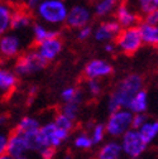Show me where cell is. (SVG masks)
I'll return each instance as SVG.
<instances>
[{
  "mask_svg": "<svg viewBox=\"0 0 158 159\" xmlns=\"http://www.w3.org/2000/svg\"><path fill=\"white\" fill-rule=\"evenodd\" d=\"M143 22L147 23V24H149V25L157 27V25H158V10L152 11V13H149V14H146Z\"/></svg>",
  "mask_w": 158,
  "mask_h": 159,
  "instance_id": "cell-34",
  "label": "cell"
},
{
  "mask_svg": "<svg viewBox=\"0 0 158 159\" xmlns=\"http://www.w3.org/2000/svg\"><path fill=\"white\" fill-rule=\"evenodd\" d=\"M148 109V92L146 90H141L137 92L133 98L129 101L127 110H129L132 114H144Z\"/></svg>",
  "mask_w": 158,
  "mask_h": 159,
  "instance_id": "cell-18",
  "label": "cell"
},
{
  "mask_svg": "<svg viewBox=\"0 0 158 159\" xmlns=\"http://www.w3.org/2000/svg\"><path fill=\"white\" fill-rule=\"evenodd\" d=\"M122 28L115 22V19H106L103 20L100 24L92 30V35L96 42L100 43H108V42H114L118 34L120 33Z\"/></svg>",
  "mask_w": 158,
  "mask_h": 159,
  "instance_id": "cell-11",
  "label": "cell"
},
{
  "mask_svg": "<svg viewBox=\"0 0 158 159\" xmlns=\"http://www.w3.org/2000/svg\"><path fill=\"white\" fill-rule=\"evenodd\" d=\"M104 133H105V125L103 124H96L92 129V138L91 139V143L92 144H97L103 140L104 138Z\"/></svg>",
  "mask_w": 158,
  "mask_h": 159,
  "instance_id": "cell-30",
  "label": "cell"
},
{
  "mask_svg": "<svg viewBox=\"0 0 158 159\" xmlns=\"http://www.w3.org/2000/svg\"><path fill=\"white\" fill-rule=\"evenodd\" d=\"M7 121H8V116H7V115H4V114L0 115V125H4Z\"/></svg>",
  "mask_w": 158,
  "mask_h": 159,
  "instance_id": "cell-39",
  "label": "cell"
},
{
  "mask_svg": "<svg viewBox=\"0 0 158 159\" xmlns=\"http://www.w3.org/2000/svg\"><path fill=\"white\" fill-rule=\"evenodd\" d=\"M147 144L143 142L138 130L129 129L123 136V149L127 154L137 157L144 152Z\"/></svg>",
  "mask_w": 158,
  "mask_h": 159,
  "instance_id": "cell-13",
  "label": "cell"
},
{
  "mask_svg": "<svg viewBox=\"0 0 158 159\" xmlns=\"http://www.w3.org/2000/svg\"><path fill=\"white\" fill-rule=\"evenodd\" d=\"M39 128H41V125H39V121L37 119L26 116L21 120V123L18 124L15 130L21 134H24V133H30V131H38Z\"/></svg>",
  "mask_w": 158,
  "mask_h": 159,
  "instance_id": "cell-25",
  "label": "cell"
},
{
  "mask_svg": "<svg viewBox=\"0 0 158 159\" xmlns=\"http://www.w3.org/2000/svg\"><path fill=\"white\" fill-rule=\"evenodd\" d=\"M2 59H3V58H2V56H0V62H2Z\"/></svg>",
  "mask_w": 158,
  "mask_h": 159,
  "instance_id": "cell-43",
  "label": "cell"
},
{
  "mask_svg": "<svg viewBox=\"0 0 158 159\" xmlns=\"http://www.w3.org/2000/svg\"><path fill=\"white\" fill-rule=\"evenodd\" d=\"M129 4L143 15L158 10V0H130Z\"/></svg>",
  "mask_w": 158,
  "mask_h": 159,
  "instance_id": "cell-22",
  "label": "cell"
},
{
  "mask_svg": "<svg viewBox=\"0 0 158 159\" xmlns=\"http://www.w3.org/2000/svg\"><path fill=\"white\" fill-rule=\"evenodd\" d=\"M92 10L85 4H75L68 8V13L66 16L65 24L70 29H80L85 25H90L92 20Z\"/></svg>",
  "mask_w": 158,
  "mask_h": 159,
  "instance_id": "cell-7",
  "label": "cell"
},
{
  "mask_svg": "<svg viewBox=\"0 0 158 159\" xmlns=\"http://www.w3.org/2000/svg\"><path fill=\"white\" fill-rule=\"evenodd\" d=\"M42 0H24V5L27 8V10H35V8L41 4Z\"/></svg>",
  "mask_w": 158,
  "mask_h": 159,
  "instance_id": "cell-36",
  "label": "cell"
},
{
  "mask_svg": "<svg viewBox=\"0 0 158 159\" xmlns=\"http://www.w3.org/2000/svg\"><path fill=\"white\" fill-rule=\"evenodd\" d=\"M33 24L32 15L26 9H14L13 16H12V24L10 29L13 30H22Z\"/></svg>",
  "mask_w": 158,
  "mask_h": 159,
  "instance_id": "cell-17",
  "label": "cell"
},
{
  "mask_svg": "<svg viewBox=\"0 0 158 159\" xmlns=\"http://www.w3.org/2000/svg\"><path fill=\"white\" fill-rule=\"evenodd\" d=\"M23 41L16 33H5L0 35V56L2 58H18L22 53Z\"/></svg>",
  "mask_w": 158,
  "mask_h": 159,
  "instance_id": "cell-8",
  "label": "cell"
},
{
  "mask_svg": "<svg viewBox=\"0 0 158 159\" xmlns=\"http://www.w3.org/2000/svg\"><path fill=\"white\" fill-rule=\"evenodd\" d=\"M23 2L24 0H9V3L14 7V5H21V4H23Z\"/></svg>",
  "mask_w": 158,
  "mask_h": 159,
  "instance_id": "cell-40",
  "label": "cell"
},
{
  "mask_svg": "<svg viewBox=\"0 0 158 159\" xmlns=\"http://www.w3.org/2000/svg\"><path fill=\"white\" fill-rule=\"evenodd\" d=\"M68 131H65L62 129H58L53 123H48L39 128L37 133V142L39 145V150L47 148V147H57L60 145L65 139L68 136Z\"/></svg>",
  "mask_w": 158,
  "mask_h": 159,
  "instance_id": "cell-5",
  "label": "cell"
},
{
  "mask_svg": "<svg viewBox=\"0 0 158 159\" xmlns=\"http://www.w3.org/2000/svg\"><path fill=\"white\" fill-rule=\"evenodd\" d=\"M133 115L134 114H132L127 109H120L115 112H111L105 125L106 133H109L113 136H119L122 134L124 135L132 128Z\"/></svg>",
  "mask_w": 158,
  "mask_h": 159,
  "instance_id": "cell-6",
  "label": "cell"
},
{
  "mask_svg": "<svg viewBox=\"0 0 158 159\" xmlns=\"http://www.w3.org/2000/svg\"><path fill=\"white\" fill-rule=\"evenodd\" d=\"M18 159H26V158H22V157H19V158H18Z\"/></svg>",
  "mask_w": 158,
  "mask_h": 159,
  "instance_id": "cell-42",
  "label": "cell"
},
{
  "mask_svg": "<svg viewBox=\"0 0 158 159\" xmlns=\"http://www.w3.org/2000/svg\"><path fill=\"white\" fill-rule=\"evenodd\" d=\"M86 89H87V92L90 93V96H92V97L100 96L103 92V86H101L100 81H97V80H87Z\"/></svg>",
  "mask_w": 158,
  "mask_h": 159,
  "instance_id": "cell-29",
  "label": "cell"
},
{
  "mask_svg": "<svg viewBox=\"0 0 158 159\" xmlns=\"http://www.w3.org/2000/svg\"><path fill=\"white\" fill-rule=\"evenodd\" d=\"M137 29L139 32L142 44H146L149 47H156L158 44V27L149 25L142 22L137 25Z\"/></svg>",
  "mask_w": 158,
  "mask_h": 159,
  "instance_id": "cell-16",
  "label": "cell"
},
{
  "mask_svg": "<svg viewBox=\"0 0 158 159\" xmlns=\"http://www.w3.org/2000/svg\"><path fill=\"white\" fill-rule=\"evenodd\" d=\"M143 90V77L138 73H129L118 84L108 100L109 112H115L120 109H127L133 96Z\"/></svg>",
  "mask_w": 158,
  "mask_h": 159,
  "instance_id": "cell-1",
  "label": "cell"
},
{
  "mask_svg": "<svg viewBox=\"0 0 158 159\" xmlns=\"http://www.w3.org/2000/svg\"><path fill=\"white\" fill-rule=\"evenodd\" d=\"M0 159H13L10 155H0Z\"/></svg>",
  "mask_w": 158,
  "mask_h": 159,
  "instance_id": "cell-41",
  "label": "cell"
},
{
  "mask_svg": "<svg viewBox=\"0 0 158 159\" xmlns=\"http://www.w3.org/2000/svg\"><path fill=\"white\" fill-rule=\"evenodd\" d=\"M5 150L8 152V155H10L12 158H16L18 159L27 150L23 135L21 133H18L16 130H14L10 134L9 139L7 140V149Z\"/></svg>",
  "mask_w": 158,
  "mask_h": 159,
  "instance_id": "cell-14",
  "label": "cell"
},
{
  "mask_svg": "<svg viewBox=\"0 0 158 159\" xmlns=\"http://www.w3.org/2000/svg\"><path fill=\"white\" fill-rule=\"evenodd\" d=\"M138 133H139L141 138L143 139V142L146 144H148V143H151L153 139L156 138V135L158 133V123L157 121H153V123L147 121V123H144L139 128Z\"/></svg>",
  "mask_w": 158,
  "mask_h": 159,
  "instance_id": "cell-23",
  "label": "cell"
},
{
  "mask_svg": "<svg viewBox=\"0 0 158 159\" xmlns=\"http://www.w3.org/2000/svg\"><path fill=\"white\" fill-rule=\"evenodd\" d=\"M34 11L41 23L51 28H57L65 24L68 5L66 0H42Z\"/></svg>",
  "mask_w": 158,
  "mask_h": 159,
  "instance_id": "cell-2",
  "label": "cell"
},
{
  "mask_svg": "<svg viewBox=\"0 0 158 159\" xmlns=\"http://www.w3.org/2000/svg\"><path fill=\"white\" fill-rule=\"evenodd\" d=\"M53 124H54L58 129H62V130L68 131V133H70V131L72 130V128H73V121L70 120L67 116H65V115L61 114V112L58 114V115H56Z\"/></svg>",
  "mask_w": 158,
  "mask_h": 159,
  "instance_id": "cell-28",
  "label": "cell"
},
{
  "mask_svg": "<svg viewBox=\"0 0 158 159\" xmlns=\"http://www.w3.org/2000/svg\"><path fill=\"white\" fill-rule=\"evenodd\" d=\"M120 0H96L94 4L92 14H95L99 18H106L111 15L116 7L119 5Z\"/></svg>",
  "mask_w": 158,
  "mask_h": 159,
  "instance_id": "cell-20",
  "label": "cell"
},
{
  "mask_svg": "<svg viewBox=\"0 0 158 159\" xmlns=\"http://www.w3.org/2000/svg\"><path fill=\"white\" fill-rule=\"evenodd\" d=\"M61 98L65 104L72 101H82V92H80L73 86H68L61 91Z\"/></svg>",
  "mask_w": 158,
  "mask_h": 159,
  "instance_id": "cell-26",
  "label": "cell"
},
{
  "mask_svg": "<svg viewBox=\"0 0 158 159\" xmlns=\"http://www.w3.org/2000/svg\"><path fill=\"white\" fill-rule=\"evenodd\" d=\"M120 150H122V147L119 144L111 142L100 149L97 159H118Z\"/></svg>",
  "mask_w": 158,
  "mask_h": 159,
  "instance_id": "cell-24",
  "label": "cell"
},
{
  "mask_svg": "<svg viewBox=\"0 0 158 159\" xmlns=\"http://www.w3.org/2000/svg\"><path fill=\"white\" fill-rule=\"evenodd\" d=\"M92 30H94V28L91 25H85L80 29H77V32H76L77 41H80V42L87 41V39L91 38V35H92Z\"/></svg>",
  "mask_w": 158,
  "mask_h": 159,
  "instance_id": "cell-31",
  "label": "cell"
},
{
  "mask_svg": "<svg viewBox=\"0 0 158 159\" xmlns=\"http://www.w3.org/2000/svg\"><path fill=\"white\" fill-rule=\"evenodd\" d=\"M39 152H41L42 159H52L53 155H54V148H52V147L43 148V149H41Z\"/></svg>",
  "mask_w": 158,
  "mask_h": 159,
  "instance_id": "cell-35",
  "label": "cell"
},
{
  "mask_svg": "<svg viewBox=\"0 0 158 159\" xmlns=\"http://www.w3.org/2000/svg\"><path fill=\"white\" fill-rule=\"evenodd\" d=\"M115 22L122 29L133 28L139 24V14L129 3H119L115 9Z\"/></svg>",
  "mask_w": 158,
  "mask_h": 159,
  "instance_id": "cell-10",
  "label": "cell"
},
{
  "mask_svg": "<svg viewBox=\"0 0 158 159\" xmlns=\"http://www.w3.org/2000/svg\"><path fill=\"white\" fill-rule=\"evenodd\" d=\"M32 35L37 43H41L43 41H47V39L58 38L60 37V30L57 28H51L41 22H37L32 24Z\"/></svg>",
  "mask_w": 158,
  "mask_h": 159,
  "instance_id": "cell-15",
  "label": "cell"
},
{
  "mask_svg": "<svg viewBox=\"0 0 158 159\" xmlns=\"http://www.w3.org/2000/svg\"><path fill=\"white\" fill-rule=\"evenodd\" d=\"M18 82V77L9 68L0 67V90L2 91H12Z\"/></svg>",
  "mask_w": 158,
  "mask_h": 159,
  "instance_id": "cell-21",
  "label": "cell"
},
{
  "mask_svg": "<svg viewBox=\"0 0 158 159\" xmlns=\"http://www.w3.org/2000/svg\"><path fill=\"white\" fill-rule=\"evenodd\" d=\"M114 44H115V48H118L123 54H127V56H132L137 53L143 46L137 27L122 29L120 33L115 38Z\"/></svg>",
  "mask_w": 158,
  "mask_h": 159,
  "instance_id": "cell-4",
  "label": "cell"
},
{
  "mask_svg": "<svg viewBox=\"0 0 158 159\" xmlns=\"http://www.w3.org/2000/svg\"><path fill=\"white\" fill-rule=\"evenodd\" d=\"M62 49H63V43L60 39V37H58V38H52V39L43 41L41 43H37V47L34 51L39 54V57L43 61L49 63L61 54Z\"/></svg>",
  "mask_w": 158,
  "mask_h": 159,
  "instance_id": "cell-12",
  "label": "cell"
},
{
  "mask_svg": "<svg viewBox=\"0 0 158 159\" xmlns=\"http://www.w3.org/2000/svg\"><path fill=\"white\" fill-rule=\"evenodd\" d=\"M113 72H114L113 65L103 58L91 59L84 67V76L87 80H97V81H100V78H105L110 76Z\"/></svg>",
  "mask_w": 158,
  "mask_h": 159,
  "instance_id": "cell-9",
  "label": "cell"
},
{
  "mask_svg": "<svg viewBox=\"0 0 158 159\" xmlns=\"http://www.w3.org/2000/svg\"><path fill=\"white\" fill-rule=\"evenodd\" d=\"M103 48H104V52H106V53H114V51L116 49V48H115L114 42H108V43H104Z\"/></svg>",
  "mask_w": 158,
  "mask_h": 159,
  "instance_id": "cell-37",
  "label": "cell"
},
{
  "mask_svg": "<svg viewBox=\"0 0 158 159\" xmlns=\"http://www.w3.org/2000/svg\"><path fill=\"white\" fill-rule=\"evenodd\" d=\"M148 121V117L146 114H135L133 115V120H132V126L134 130H138L144 123Z\"/></svg>",
  "mask_w": 158,
  "mask_h": 159,
  "instance_id": "cell-33",
  "label": "cell"
},
{
  "mask_svg": "<svg viewBox=\"0 0 158 159\" xmlns=\"http://www.w3.org/2000/svg\"><path fill=\"white\" fill-rule=\"evenodd\" d=\"M91 139L86 135V134H81V135H78L76 138V140H75V145L77 148H84V149H87L91 147Z\"/></svg>",
  "mask_w": 158,
  "mask_h": 159,
  "instance_id": "cell-32",
  "label": "cell"
},
{
  "mask_svg": "<svg viewBox=\"0 0 158 159\" xmlns=\"http://www.w3.org/2000/svg\"><path fill=\"white\" fill-rule=\"evenodd\" d=\"M7 140L8 139L4 135H0V155L4 153V150L7 149Z\"/></svg>",
  "mask_w": 158,
  "mask_h": 159,
  "instance_id": "cell-38",
  "label": "cell"
},
{
  "mask_svg": "<svg viewBox=\"0 0 158 159\" xmlns=\"http://www.w3.org/2000/svg\"><path fill=\"white\" fill-rule=\"evenodd\" d=\"M3 2H5V0H0V3H3Z\"/></svg>",
  "mask_w": 158,
  "mask_h": 159,
  "instance_id": "cell-44",
  "label": "cell"
},
{
  "mask_svg": "<svg viewBox=\"0 0 158 159\" xmlns=\"http://www.w3.org/2000/svg\"><path fill=\"white\" fill-rule=\"evenodd\" d=\"M14 7L9 2L0 3V35H3L10 30L12 16L14 13Z\"/></svg>",
  "mask_w": 158,
  "mask_h": 159,
  "instance_id": "cell-19",
  "label": "cell"
},
{
  "mask_svg": "<svg viewBox=\"0 0 158 159\" xmlns=\"http://www.w3.org/2000/svg\"><path fill=\"white\" fill-rule=\"evenodd\" d=\"M80 105H81V101H72V102H67L63 105L62 107V112L65 116H67L70 120H75L77 117V114H78V110H80Z\"/></svg>",
  "mask_w": 158,
  "mask_h": 159,
  "instance_id": "cell-27",
  "label": "cell"
},
{
  "mask_svg": "<svg viewBox=\"0 0 158 159\" xmlns=\"http://www.w3.org/2000/svg\"><path fill=\"white\" fill-rule=\"evenodd\" d=\"M47 65L48 63L43 61L34 49H29L16 58L13 72L16 77H29L43 71Z\"/></svg>",
  "mask_w": 158,
  "mask_h": 159,
  "instance_id": "cell-3",
  "label": "cell"
}]
</instances>
